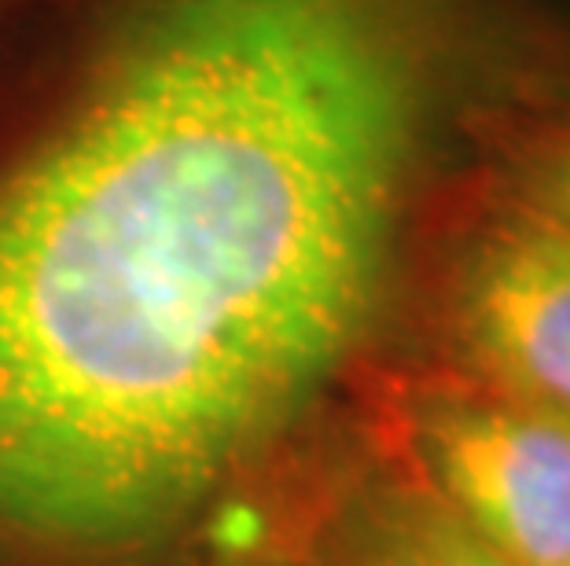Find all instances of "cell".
I'll return each mask as SVG.
<instances>
[{"label":"cell","instance_id":"3","mask_svg":"<svg viewBox=\"0 0 570 566\" xmlns=\"http://www.w3.org/2000/svg\"><path fill=\"white\" fill-rule=\"evenodd\" d=\"M409 475L515 566H570V419L445 371L405 405Z\"/></svg>","mask_w":570,"mask_h":566},{"label":"cell","instance_id":"5","mask_svg":"<svg viewBox=\"0 0 570 566\" xmlns=\"http://www.w3.org/2000/svg\"><path fill=\"white\" fill-rule=\"evenodd\" d=\"M493 177L570 232V129L523 137L504 151Z\"/></svg>","mask_w":570,"mask_h":566},{"label":"cell","instance_id":"2","mask_svg":"<svg viewBox=\"0 0 570 566\" xmlns=\"http://www.w3.org/2000/svg\"><path fill=\"white\" fill-rule=\"evenodd\" d=\"M449 371L570 419V232L487 177L431 272Z\"/></svg>","mask_w":570,"mask_h":566},{"label":"cell","instance_id":"1","mask_svg":"<svg viewBox=\"0 0 570 566\" xmlns=\"http://www.w3.org/2000/svg\"><path fill=\"white\" fill-rule=\"evenodd\" d=\"M501 59L497 0H45L0 59V552L137 556L262 464Z\"/></svg>","mask_w":570,"mask_h":566},{"label":"cell","instance_id":"6","mask_svg":"<svg viewBox=\"0 0 570 566\" xmlns=\"http://www.w3.org/2000/svg\"><path fill=\"white\" fill-rule=\"evenodd\" d=\"M45 0H0V56L8 52L11 41L19 38L22 27L33 19V11H38Z\"/></svg>","mask_w":570,"mask_h":566},{"label":"cell","instance_id":"4","mask_svg":"<svg viewBox=\"0 0 570 566\" xmlns=\"http://www.w3.org/2000/svg\"><path fill=\"white\" fill-rule=\"evenodd\" d=\"M327 566H515L412 475L368 478L338 504Z\"/></svg>","mask_w":570,"mask_h":566},{"label":"cell","instance_id":"7","mask_svg":"<svg viewBox=\"0 0 570 566\" xmlns=\"http://www.w3.org/2000/svg\"><path fill=\"white\" fill-rule=\"evenodd\" d=\"M222 566H295V563H284V559H258V556H239V559H228Z\"/></svg>","mask_w":570,"mask_h":566}]
</instances>
